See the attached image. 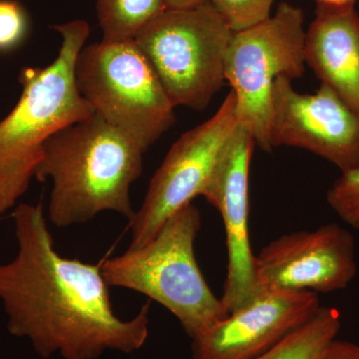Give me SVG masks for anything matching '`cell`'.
Listing matches in <instances>:
<instances>
[{"label":"cell","mask_w":359,"mask_h":359,"mask_svg":"<svg viewBox=\"0 0 359 359\" xmlns=\"http://www.w3.org/2000/svg\"><path fill=\"white\" fill-rule=\"evenodd\" d=\"M313 292L262 290L249 304L192 339V359H252L306 323L320 308Z\"/></svg>","instance_id":"cell-12"},{"label":"cell","mask_w":359,"mask_h":359,"mask_svg":"<svg viewBox=\"0 0 359 359\" xmlns=\"http://www.w3.org/2000/svg\"><path fill=\"white\" fill-rule=\"evenodd\" d=\"M255 271L261 290L318 294L344 290L358 273L355 241L335 223L285 233L262 248Z\"/></svg>","instance_id":"cell-10"},{"label":"cell","mask_w":359,"mask_h":359,"mask_svg":"<svg viewBox=\"0 0 359 359\" xmlns=\"http://www.w3.org/2000/svg\"><path fill=\"white\" fill-rule=\"evenodd\" d=\"M144 151L94 113L45 143L34 177L51 180L49 219L57 228L92 221L102 212L133 218L130 190L143 172Z\"/></svg>","instance_id":"cell-2"},{"label":"cell","mask_w":359,"mask_h":359,"mask_svg":"<svg viewBox=\"0 0 359 359\" xmlns=\"http://www.w3.org/2000/svg\"><path fill=\"white\" fill-rule=\"evenodd\" d=\"M340 327L339 309L320 306L306 323L252 359H320L328 346L337 339Z\"/></svg>","instance_id":"cell-14"},{"label":"cell","mask_w":359,"mask_h":359,"mask_svg":"<svg viewBox=\"0 0 359 359\" xmlns=\"http://www.w3.org/2000/svg\"><path fill=\"white\" fill-rule=\"evenodd\" d=\"M301 8L282 2L268 20L233 32L224 59V77L235 93L238 122L249 127L256 146L271 152V89L280 77L301 78L306 70Z\"/></svg>","instance_id":"cell-7"},{"label":"cell","mask_w":359,"mask_h":359,"mask_svg":"<svg viewBox=\"0 0 359 359\" xmlns=\"http://www.w3.org/2000/svg\"><path fill=\"white\" fill-rule=\"evenodd\" d=\"M320 359H359V344L334 339Z\"/></svg>","instance_id":"cell-19"},{"label":"cell","mask_w":359,"mask_h":359,"mask_svg":"<svg viewBox=\"0 0 359 359\" xmlns=\"http://www.w3.org/2000/svg\"><path fill=\"white\" fill-rule=\"evenodd\" d=\"M201 226L199 209L190 203L169 217L146 244L101 264L110 287L134 290L158 302L176 316L191 339L229 316L196 259Z\"/></svg>","instance_id":"cell-4"},{"label":"cell","mask_w":359,"mask_h":359,"mask_svg":"<svg viewBox=\"0 0 359 359\" xmlns=\"http://www.w3.org/2000/svg\"><path fill=\"white\" fill-rule=\"evenodd\" d=\"M269 135L271 149H304L341 173L359 168V117L325 85L304 94L290 78H278L271 89Z\"/></svg>","instance_id":"cell-9"},{"label":"cell","mask_w":359,"mask_h":359,"mask_svg":"<svg viewBox=\"0 0 359 359\" xmlns=\"http://www.w3.org/2000/svg\"><path fill=\"white\" fill-rule=\"evenodd\" d=\"M233 33L205 1L193 8H167L134 40L174 107L203 111L226 81L224 59Z\"/></svg>","instance_id":"cell-6"},{"label":"cell","mask_w":359,"mask_h":359,"mask_svg":"<svg viewBox=\"0 0 359 359\" xmlns=\"http://www.w3.org/2000/svg\"><path fill=\"white\" fill-rule=\"evenodd\" d=\"M53 29L61 36L57 57L46 67L21 71L20 100L0 121V217L27 191L47 140L94 114L75 80V65L88 39L89 23L73 20Z\"/></svg>","instance_id":"cell-3"},{"label":"cell","mask_w":359,"mask_h":359,"mask_svg":"<svg viewBox=\"0 0 359 359\" xmlns=\"http://www.w3.org/2000/svg\"><path fill=\"white\" fill-rule=\"evenodd\" d=\"M327 201L344 223L359 230V168L342 172L328 189Z\"/></svg>","instance_id":"cell-16"},{"label":"cell","mask_w":359,"mask_h":359,"mask_svg":"<svg viewBox=\"0 0 359 359\" xmlns=\"http://www.w3.org/2000/svg\"><path fill=\"white\" fill-rule=\"evenodd\" d=\"M166 9L165 0H96L102 40L134 39L142 28Z\"/></svg>","instance_id":"cell-15"},{"label":"cell","mask_w":359,"mask_h":359,"mask_svg":"<svg viewBox=\"0 0 359 359\" xmlns=\"http://www.w3.org/2000/svg\"><path fill=\"white\" fill-rule=\"evenodd\" d=\"M306 65L359 117V15L318 8L306 32Z\"/></svg>","instance_id":"cell-13"},{"label":"cell","mask_w":359,"mask_h":359,"mask_svg":"<svg viewBox=\"0 0 359 359\" xmlns=\"http://www.w3.org/2000/svg\"><path fill=\"white\" fill-rule=\"evenodd\" d=\"M233 32L245 29L268 20L275 0H207Z\"/></svg>","instance_id":"cell-17"},{"label":"cell","mask_w":359,"mask_h":359,"mask_svg":"<svg viewBox=\"0 0 359 359\" xmlns=\"http://www.w3.org/2000/svg\"><path fill=\"white\" fill-rule=\"evenodd\" d=\"M25 9L14 0H0V51L18 46L27 32Z\"/></svg>","instance_id":"cell-18"},{"label":"cell","mask_w":359,"mask_h":359,"mask_svg":"<svg viewBox=\"0 0 359 359\" xmlns=\"http://www.w3.org/2000/svg\"><path fill=\"white\" fill-rule=\"evenodd\" d=\"M316 1L318 8L339 11V9L353 8L358 0H316Z\"/></svg>","instance_id":"cell-20"},{"label":"cell","mask_w":359,"mask_h":359,"mask_svg":"<svg viewBox=\"0 0 359 359\" xmlns=\"http://www.w3.org/2000/svg\"><path fill=\"white\" fill-rule=\"evenodd\" d=\"M13 221L18 252L0 264V301L11 334L29 340L44 359H98L144 346L150 302L131 320L116 316L101 264L59 254L41 203L18 205Z\"/></svg>","instance_id":"cell-1"},{"label":"cell","mask_w":359,"mask_h":359,"mask_svg":"<svg viewBox=\"0 0 359 359\" xmlns=\"http://www.w3.org/2000/svg\"><path fill=\"white\" fill-rule=\"evenodd\" d=\"M256 142L249 127L238 123L203 197L218 209L226 231L228 273L221 301L229 314L259 292L255 271L256 255L250 245V166Z\"/></svg>","instance_id":"cell-11"},{"label":"cell","mask_w":359,"mask_h":359,"mask_svg":"<svg viewBox=\"0 0 359 359\" xmlns=\"http://www.w3.org/2000/svg\"><path fill=\"white\" fill-rule=\"evenodd\" d=\"M236 95H226L207 121L182 135L150 181L141 207L129 222L130 248L149 242L174 212L202 196L238 125Z\"/></svg>","instance_id":"cell-8"},{"label":"cell","mask_w":359,"mask_h":359,"mask_svg":"<svg viewBox=\"0 0 359 359\" xmlns=\"http://www.w3.org/2000/svg\"><path fill=\"white\" fill-rule=\"evenodd\" d=\"M75 80L94 113L144 152L176 123L173 104L134 39L85 45Z\"/></svg>","instance_id":"cell-5"},{"label":"cell","mask_w":359,"mask_h":359,"mask_svg":"<svg viewBox=\"0 0 359 359\" xmlns=\"http://www.w3.org/2000/svg\"><path fill=\"white\" fill-rule=\"evenodd\" d=\"M207 0H165L168 9L193 8L204 4Z\"/></svg>","instance_id":"cell-21"}]
</instances>
